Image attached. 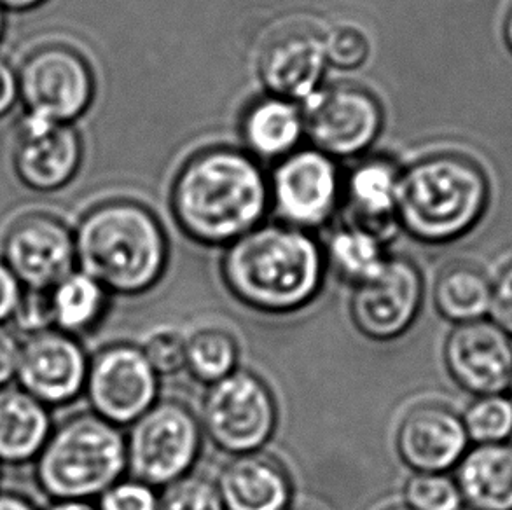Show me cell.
Masks as SVG:
<instances>
[{
	"label": "cell",
	"mask_w": 512,
	"mask_h": 510,
	"mask_svg": "<svg viewBox=\"0 0 512 510\" xmlns=\"http://www.w3.org/2000/svg\"><path fill=\"white\" fill-rule=\"evenodd\" d=\"M180 233L207 249H226L266 222L270 182L249 152L208 147L180 166L170 191Z\"/></svg>",
	"instance_id": "obj_1"
},
{
	"label": "cell",
	"mask_w": 512,
	"mask_h": 510,
	"mask_svg": "<svg viewBox=\"0 0 512 510\" xmlns=\"http://www.w3.org/2000/svg\"><path fill=\"white\" fill-rule=\"evenodd\" d=\"M324 243L312 231L264 222L224 249V289L236 303L266 317H291L310 308L326 285Z\"/></svg>",
	"instance_id": "obj_2"
},
{
	"label": "cell",
	"mask_w": 512,
	"mask_h": 510,
	"mask_svg": "<svg viewBox=\"0 0 512 510\" xmlns=\"http://www.w3.org/2000/svg\"><path fill=\"white\" fill-rule=\"evenodd\" d=\"M79 271L111 296H146L167 275V229L151 208L135 200H109L91 208L74 229Z\"/></svg>",
	"instance_id": "obj_3"
},
{
	"label": "cell",
	"mask_w": 512,
	"mask_h": 510,
	"mask_svg": "<svg viewBox=\"0 0 512 510\" xmlns=\"http://www.w3.org/2000/svg\"><path fill=\"white\" fill-rule=\"evenodd\" d=\"M490 205V175L462 152H432L401 170L397 226L425 247L464 240L485 221Z\"/></svg>",
	"instance_id": "obj_4"
},
{
	"label": "cell",
	"mask_w": 512,
	"mask_h": 510,
	"mask_svg": "<svg viewBox=\"0 0 512 510\" xmlns=\"http://www.w3.org/2000/svg\"><path fill=\"white\" fill-rule=\"evenodd\" d=\"M126 472V435L91 411L53 427L34 462L35 483L51 502H97Z\"/></svg>",
	"instance_id": "obj_5"
},
{
	"label": "cell",
	"mask_w": 512,
	"mask_h": 510,
	"mask_svg": "<svg viewBox=\"0 0 512 510\" xmlns=\"http://www.w3.org/2000/svg\"><path fill=\"white\" fill-rule=\"evenodd\" d=\"M198 418L205 439L231 458L268 448L277 435L280 409L273 388L259 374L240 367L208 386Z\"/></svg>",
	"instance_id": "obj_6"
},
{
	"label": "cell",
	"mask_w": 512,
	"mask_h": 510,
	"mask_svg": "<svg viewBox=\"0 0 512 510\" xmlns=\"http://www.w3.org/2000/svg\"><path fill=\"white\" fill-rule=\"evenodd\" d=\"M205 434L200 418L186 402L160 399L128 427L126 463L135 479L158 490L193 474Z\"/></svg>",
	"instance_id": "obj_7"
},
{
	"label": "cell",
	"mask_w": 512,
	"mask_h": 510,
	"mask_svg": "<svg viewBox=\"0 0 512 510\" xmlns=\"http://www.w3.org/2000/svg\"><path fill=\"white\" fill-rule=\"evenodd\" d=\"M301 109L312 147L336 161L364 156L385 126L380 100L359 84H324Z\"/></svg>",
	"instance_id": "obj_8"
},
{
	"label": "cell",
	"mask_w": 512,
	"mask_h": 510,
	"mask_svg": "<svg viewBox=\"0 0 512 510\" xmlns=\"http://www.w3.org/2000/svg\"><path fill=\"white\" fill-rule=\"evenodd\" d=\"M268 182L278 222L315 233L341 210L343 175L338 161L312 145L275 163Z\"/></svg>",
	"instance_id": "obj_9"
},
{
	"label": "cell",
	"mask_w": 512,
	"mask_h": 510,
	"mask_svg": "<svg viewBox=\"0 0 512 510\" xmlns=\"http://www.w3.org/2000/svg\"><path fill=\"white\" fill-rule=\"evenodd\" d=\"M425 301V275L404 254H390L380 275L352 287L348 313L362 338L392 343L415 327Z\"/></svg>",
	"instance_id": "obj_10"
},
{
	"label": "cell",
	"mask_w": 512,
	"mask_h": 510,
	"mask_svg": "<svg viewBox=\"0 0 512 510\" xmlns=\"http://www.w3.org/2000/svg\"><path fill=\"white\" fill-rule=\"evenodd\" d=\"M84 397L91 413L123 430L161 399V378L140 345L118 341L91 355Z\"/></svg>",
	"instance_id": "obj_11"
},
{
	"label": "cell",
	"mask_w": 512,
	"mask_h": 510,
	"mask_svg": "<svg viewBox=\"0 0 512 510\" xmlns=\"http://www.w3.org/2000/svg\"><path fill=\"white\" fill-rule=\"evenodd\" d=\"M327 69L326 32L312 21H280L257 49V77L266 95L299 105L324 86Z\"/></svg>",
	"instance_id": "obj_12"
},
{
	"label": "cell",
	"mask_w": 512,
	"mask_h": 510,
	"mask_svg": "<svg viewBox=\"0 0 512 510\" xmlns=\"http://www.w3.org/2000/svg\"><path fill=\"white\" fill-rule=\"evenodd\" d=\"M18 90L30 118L69 123L90 107L95 77L76 49L51 44L23 62Z\"/></svg>",
	"instance_id": "obj_13"
},
{
	"label": "cell",
	"mask_w": 512,
	"mask_h": 510,
	"mask_svg": "<svg viewBox=\"0 0 512 510\" xmlns=\"http://www.w3.org/2000/svg\"><path fill=\"white\" fill-rule=\"evenodd\" d=\"M2 261L23 289L48 292L77 269L74 231L53 215H23L7 229Z\"/></svg>",
	"instance_id": "obj_14"
},
{
	"label": "cell",
	"mask_w": 512,
	"mask_h": 510,
	"mask_svg": "<svg viewBox=\"0 0 512 510\" xmlns=\"http://www.w3.org/2000/svg\"><path fill=\"white\" fill-rule=\"evenodd\" d=\"M90 355L79 338L48 329L21 343L16 386L46 407L67 406L84 395Z\"/></svg>",
	"instance_id": "obj_15"
},
{
	"label": "cell",
	"mask_w": 512,
	"mask_h": 510,
	"mask_svg": "<svg viewBox=\"0 0 512 510\" xmlns=\"http://www.w3.org/2000/svg\"><path fill=\"white\" fill-rule=\"evenodd\" d=\"M443 362L451 381L472 397L509 390L512 339L490 318L453 325L444 339Z\"/></svg>",
	"instance_id": "obj_16"
},
{
	"label": "cell",
	"mask_w": 512,
	"mask_h": 510,
	"mask_svg": "<svg viewBox=\"0 0 512 510\" xmlns=\"http://www.w3.org/2000/svg\"><path fill=\"white\" fill-rule=\"evenodd\" d=\"M395 453L411 472L450 474L471 448L462 414L443 402L409 407L395 428Z\"/></svg>",
	"instance_id": "obj_17"
},
{
	"label": "cell",
	"mask_w": 512,
	"mask_h": 510,
	"mask_svg": "<svg viewBox=\"0 0 512 510\" xmlns=\"http://www.w3.org/2000/svg\"><path fill=\"white\" fill-rule=\"evenodd\" d=\"M81 156V138L69 123L30 116L23 121L14 149V165L23 184L37 191H55L76 175Z\"/></svg>",
	"instance_id": "obj_18"
},
{
	"label": "cell",
	"mask_w": 512,
	"mask_h": 510,
	"mask_svg": "<svg viewBox=\"0 0 512 510\" xmlns=\"http://www.w3.org/2000/svg\"><path fill=\"white\" fill-rule=\"evenodd\" d=\"M401 166L387 156L360 159L348 175H343L341 221L367 229L390 245L397 226V189Z\"/></svg>",
	"instance_id": "obj_19"
},
{
	"label": "cell",
	"mask_w": 512,
	"mask_h": 510,
	"mask_svg": "<svg viewBox=\"0 0 512 510\" xmlns=\"http://www.w3.org/2000/svg\"><path fill=\"white\" fill-rule=\"evenodd\" d=\"M214 481L224 510H287L294 500L287 465L264 451L231 456Z\"/></svg>",
	"instance_id": "obj_20"
},
{
	"label": "cell",
	"mask_w": 512,
	"mask_h": 510,
	"mask_svg": "<svg viewBox=\"0 0 512 510\" xmlns=\"http://www.w3.org/2000/svg\"><path fill=\"white\" fill-rule=\"evenodd\" d=\"M243 151L252 158L278 163L303 147L305 118L301 105L285 98L264 95L252 100L240 119Z\"/></svg>",
	"instance_id": "obj_21"
},
{
	"label": "cell",
	"mask_w": 512,
	"mask_h": 510,
	"mask_svg": "<svg viewBox=\"0 0 512 510\" xmlns=\"http://www.w3.org/2000/svg\"><path fill=\"white\" fill-rule=\"evenodd\" d=\"M455 472L471 510H512V441L472 444Z\"/></svg>",
	"instance_id": "obj_22"
},
{
	"label": "cell",
	"mask_w": 512,
	"mask_h": 510,
	"mask_svg": "<svg viewBox=\"0 0 512 510\" xmlns=\"http://www.w3.org/2000/svg\"><path fill=\"white\" fill-rule=\"evenodd\" d=\"M51 430L49 407L20 386L0 390V465L34 463Z\"/></svg>",
	"instance_id": "obj_23"
},
{
	"label": "cell",
	"mask_w": 512,
	"mask_h": 510,
	"mask_svg": "<svg viewBox=\"0 0 512 510\" xmlns=\"http://www.w3.org/2000/svg\"><path fill=\"white\" fill-rule=\"evenodd\" d=\"M432 303L437 315L451 325L488 318L492 278L476 262H448L434 280Z\"/></svg>",
	"instance_id": "obj_24"
},
{
	"label": "cell",
	"mask_w": 512,
	"mask_h": 510,
	"mask_svg": "<svg viewBox=\"0 0 512 510\" xmlns=\"http://www.w3.org/2000/svg\"><path fill=\"white\" fill-rule=\"evenodd\" d=\"M111 294L83 271H72L49 290L51 324L74 338L90 334L104 322Z\"/></svg>",
	"instance_id": "obj_25"
},
{
	"label": "cell",
	"mask_w": 512,
	"mask_h": 510,
	"mask_svg": "<svg viewBox=\"0 0 512 510\" xmlns=\"http://www.w3.org/2000/svg\"><path fill=\"white\" fill-rule=\"evenodd\" d=\"M327 269L350 287L369 282L385 268L388 243L367 229L341 221L324 243Z\"/></svg>",
	"instance_id": "obj_26"
},
{
	"label": "cell",
	"mask_w": 512,
	"mask_h": 510,
	"mask_svg": "<svg viewBox=\"0 0 512 510\" xmlns=\"http://www.w3.org/2000/svg\"><path fill=\"white\" fill-rule=\"evenodd\" d=\"M240 343L233 332L205 325L187 336L186 371L196 383L212 386L240 369Z\"/></svg>",
	"instance_id": "obj_27"
},
{
	"label": "cell",
	"mask_w": 512,
	"mask_h": 510,
	"mask_svg": "<svg viewBox=\"0 0 512 510\" xmlns=\"http://www.w3.org/2000/svg\"><path fill=\"white\" fill-rule=\"evenodd\" d=\"M462 420L471 444L512 441V400L506 393L474 397Z\"/></svg>",
	"instance_id": "obj_28"
},
{
	"label": "cell",
	"mask_w": 512,
	"mask_h": 510,
	"mask_svg": "<svg viewBox=\"0 0 512 510\" xmlns=\"http://www.w3.org/2000/svg\"><path fill=\"white\" fill-rule=\"evenodd\" d=\"M402 505L409 510H464V498L451 474L411 472L402 484Z\"/></svg>",
	"instance_id": "obj_29"
},
{
	"label": "cell",
	"mask_w": 512,
	"mask_h": 510,
	"mask_svg": "<svg viewBox=\"0 0 512 510\" xmlns=\"http://www.w3.org/2000/svg\"><path fill=\"white\" fill-rule=\"evenodd\" d=\"M142 352L160 378L186 371L187 336L175 327H158L142 341Z\"/></svg>",
	"instance_id": "obj_30"
},
{
	"label": "cell",
	"mask_w": 512,
	"mask_h": 510,
	"mask_svg": "<svg viewBox=\"0 0 512 510\" xmlns=\"http://www.w3.org/2000/svg\"><path fill=\"white\" fill-rule=\"evenodd\" d=\"M158 510H224L214 479L189 474L160 493Z\"/></svg>",
	"instance_id": "obj_31"
},
{
	"label": "cell",
	"mask_w": 512,
	"mask_h": 510,
	"mask_svg": "<svg viewBox=\"0 0 512 510\" xmlns=\"http://www.w3.org/2000/svg\"><path fill=\"white\" fill-rule=\"evenodd\" d=\"M371 55V42L359 27L338 25L326 32L327 65L338 70L362 67Z\"/></svg>",
	"instance_id": "obj_32"
},
{
	"label": "cell",
	"mask_w": 512,
	"mask_h": 510,
	"mask_svg": "<svg viewBox=\"0 0 512 510\" xmlns=\"http://www.w3.org/2000/svg\"><path fill=\"white\" fill-rule=\"evenodd\" d=\"M98 510H158L160 491L135 477H123L97 498Z\"/></svg>",
	"instance_id": "obj_33"
},
{
	"label": "cell",
	"mask_w": 512,
	"mask_h": 510,
	"mask_svg": "<svg viewBox=\"0 0 512 510\" xmlns=\"http://www.w3.org/2000/svg\"><path fill=\"white\" fill-rule=\"evenodd\" d=\"M13 322L18 325L20 331L27 332L30 336L53 329L51 310H49V290L48 292L23 290L20 306L16 310Z\"/></svg>",
	"instance_id": "obj_34"
},
{
	"label": "cell",
	"mask_w": 512,
	"mask_h": 510,
	"mask_svg": "<svg viewBox=\"0 0 512 510\" xmlns=\"http://www.w3.org/2000/svg\"><path fill=\"white\" fill-rule=\"evenodd\" d=\"M488 318L512 339V261L492 280V304Z\"/></svg>",
	"instance_id": "obj_35"
},
{
	"label": "cell",
	"mask_w": 512,
	"mask_h": 510,
	"mask_svg": "<svg viewBox=\"0 0 512 510\" xmlns=\"http://www.w3.org/2000/svg\"><path fill=\"white\" fill-rule=\"evenodd\" d=\"M23 287L18 278L7 268L6 262L0 259V325L13 322L16 310L20 306Z\"/></svg>",
	"instance_id": "obj_36"
},
{
	"label": "cell",
	"mask_w": 512,
	"mask_h": 510,
	"mask_svg": "<svg viewBox=\"0 0 512 510\" xmlns=\"http://www.w3.org/2000/svg\"><path fill=\"white\" fill-rule=\"evenodd\" d=\"M20 350V339L6 325H0V390L16 380Z\"/></svg>",
	"instance_id": "obj_37"
},
{
	"label": "cell",
	"mask_w": 512,
	"mask_h": 510,
	"mask_svg": "<svg viewBox=\"0 0 512 510\" xmlns=\"http://www.w3.org/2000/svg\"><path fill=\"white\" fill-rule=\"evenodd\" d=\"M18 77L14 76L9 65L0 62V116H4L18 97Z\"/></svg>",
	"instance_id": "obj_38"
},
{
	"label": "cell",
	"mask_w": 512,
	"mask_h": 510,
	"mask_svg": "<svg viewBox=\"0 0 512 510\" xmlns=\"http://www.w3.org/2000/svg\"><path fill=\"white\" fill-rule=\"evenodd\" d=\"M0 510H37L30 498L16 491H0Z\"/></svg>",
	"instance_id": "obj_39"
},
{
	"label": "cell",
	"mask_w": 512,
	"mask_h": 510,
	"mask_svg": "<svg viewBox=\"0 0 512 510\" xmlns=\"http://www.w3.org/2000/svg\"><path fill=\"white\" fill-rule=\"evenodd\" d=\"M46 510H98L95 502H84V500H60L51 502Z\"/></svg>",
	"instance_id": "obj_40"
},
{
	"label": "cell",
	"mask_w": 512,
	"mask_h": 510,
	"mask_svg": "<svg viewBox=\"0 0 512 510\" xmlns=\"http://www.w3.org/2000/svg\"><path fill=\"white\" fill-rule=\"evenodd\" d=\"M502 41L506 44L507 51L512 55V2L507 6L504 20H502Z\"/></svg>",
	"instance_id": "obj_41"
},
{
	"label": "cell",
	"mask_w": 512,
	"mask_h": 510,
	"mask_svg": "<svg viewBox=\"0 0 512 510\" xmlns=\"http://www.w3.org/2000/svg\"><path fill=\"white\" fill-rule=\"evenodd\" d=\"M44 0H0V6L9 7V9H28V7L37 6Z\"/></svg>",
	"instance_id": "obj_42"
},
{
	"label": "cell",
	"mask_w": 512,
	"mask_h": 510,
	"mask_svg": "<svg viewBox=\"0 0 512 510\" xmlns=\"http://www.w3.org/2000/svg\"><path fill=\"white\" fill-rule=\"evenodd\" d=\"M287 510H319L313 509V507H308V505H291Z\"/></svg>",
	"instance_id": "obj_43"
},
{
	"label": "cell",
	"mask_w": 512,
	"mask_h": 510,
	"mask_svg": "<svg viewBox=\"0 0 512 510\" xmlns=\"http://www.w3.org/2000/svg\"><path fill=\"white\" fill-rule=\"evenodd\" d=\"M385 510H409L408 507H404V505H394V507H388Z\"/></svg>",
	"instance_id": "obj_44"
},
{
	"label": "cell",
	"mask_w": 512,
	"mask_h": 510,
	"mask_svg": "<svg viewBox=\"0 0 512 510\" xmlns=\"http://www.w3.org/2000/svg\"><path fill=\"white\" fill-rule=\"evenodd\" d=\"M2 28H4V16H2V11H0V35H2Z\"/></svg>",
	"instance_id": "obj_45"
},
{
	"label": "cell",
	"mask_w": 512,
	"mask_h": 510,
	"mask_svg": "<svg viewBox=\"0 0 512 510\" xmlns=\"http://www.w3.org/2000/svg\"><path fill=\"white\" fill-rule=\"evenodd\" d=\"M507 392H509V397H511V400H512V380H511V385H509V390H507Z\"/></svg>",
	"instance_id": "obj_46"
},
{
	"label": "cell",
	"mask_w": 512,
	"mask_h": 510,
	"mask_svg": "<svg viewBox=\"0 0 512 510\" xmlns=\"http://www.w3.org/2000/svg\"><path fill=\"white\" fill-rule=\"evenodd\" d=\"M464 510H471V509H467V507H465V509H464Z\"/></svg>",
	"instance_id": "obj_47"
}]
</instances>
